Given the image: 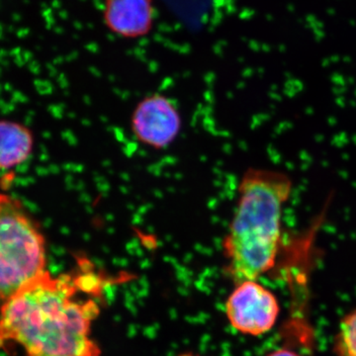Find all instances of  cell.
<instances>
[{
  "label": "cell",
  "mask_w": 356,
  "mask_h": 356,
  "mask_svg": "<svg viewBox=\"0 0 356 356\" xmlns=\"http://www.w3.org/2000/svg\"><path fill=\"white\" fill-rule=\"evenodd\" d=\"M104 281L79 259L74 273L48 270L1 304L0 348L17 344L26 356H102L92 337Z\"/></svg>",
  "instance_id": "cell-1"
},
{
  "label": "cell",
  "mask_w": 356,
  "mask_h": 356,
  "mask_svg": "<svg viewBox=\"0 0 356 356\" xmlns=\"http://www.w3.org/2000/svg\"><path fill=\"white\" fill-rule=\"evenodd\" d=\"M293 188L291 177L281 170L250 168L243 172L222 243L225 269L236 284L257 280L275 266L284 247L283 216Z\"/></svg>",
  "instance_id": "cell-2"
},
{
  "label": "cell",
  "mask_w": 356,
  "mask_h": 356,
  "mask_svg": "<svg viewBox=\"0 0 356 356\" xmlns=\"http://www.w3.org/2000/svg\"><path fill=\"white\" fill-rule=\"evenodd\" d=\"M47 271V241L21 199L0 191V303Z\"/></svg>",
  "instance_id": "cell-3"
},
{
  "label": "cell",
  "mask_w": 356,
  "mask_h": 356,
  "mask_svg": "<svg viewBox=\"0 0 356 356\" xmlns=\"http://www.w3.org/2000/svg\"><path fill=\"white\" fill-rule=\"evenodd\" d=\"M225 308L232 327L252 337L271 331L280 314V301L275 295L257 280L238 283Z\"/></svg>",
  "instance_id": "cell-4"
},
{
  "label": "cell",
  "mask_w": 356,
  "mask_h": 356,
  "mask_svg": "<svg viewBox=\"0 0 356 356\" xmlns=\"http://www.w3.org/2000/svg\"><path fill=\"white\" fill-rule=\"evenodd\" d=\"M135 139L161 151L172 146L182 130V117L177 104L163 93H152L140 100L130 119Z\"/></svg>",
  "instance_id": "cell-5"
},
{
  "label": "cell",
  "mask_w": 356,
  "mask_h": 356,
  "mask_svg": "<svg viewBox=\"0 0 356 356\" xmlns=\"http://www.w3.org/2000/svg\"><path fill=\"white\" fill-rule=\"evenodd\" d=\"M103 20L110 31L122 38L145 37L154 25L153 0H105Z\"/></svg>",
  "instance_id": "cell-6"
},
{
  "label": "cell",
  "mask_w": 356,
  "mask_h": 356,
  "mask_svg": "<svg viewBox=\"0 0 356 356\" xmlns=\"http://www.w3.org/2000/svg\"><path fill=\"white\" fill-rule=\"evenodd\" d=\"M35 135L19 121L0 119V172H13L31 159Z\"/></svg>",
  "instance_id": "cell-7"
},
{
  "label": "cell",
  "mask_w": 356,
  "mask_h": 356,
  "mask_svg": "<svg viewBox=\"0 0 356 356\" xmlns=\"http://www.w3.org/2000/svg\"><path fill=\"white\" fill-rule=\"evenodd\" d=\"M337 356H356V309L343 318L334 341Z\"/></svg>",
  "instance_id": "cell-8"
},
{
  "label": "cell",
  "mask_w": 356,
  "mask_h": 356,
  "mask_svg": "<svg viewBox=\"0 0 356 356\" xmlns=\"http://www.w3.org/2000/svg\"><path fill=\"white\" fill-rule=\"evenodd\" d=\"M266 356H302L296 351L288 350V348H278V350H273Z\"/></svg>",
  "instance_id": "cell-9"
},
{
  "label": "cell",
  "mask_w": 356,
  "mask_h": 356,
  "mask_svg": "<svg viewBox=\"0 0 356 356\" xmlns=\"http://www.w3.org/2000/svg\"><path fill=\"white\" fill-rule=\"evenodd\" d=\"M179 356H200V355H194V353H182V355H180Z\"/></svg>",
  "instance_id": "cell-10"
}]
</instances>
